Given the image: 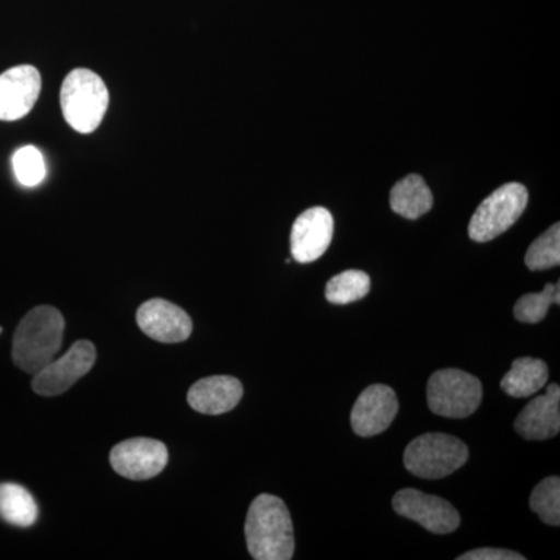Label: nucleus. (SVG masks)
Returning a JSON list of instances; mask_svg holds the SVG:
<instances>
[{"label":"nucleus","instance_id":"1","mask_svg":"<svg viewBox=\"0 0 560 560\" xmlns=\"http://www.w3.org/2000/svg\"><path fill=\"white\" fill-rule=\"evenodd\" d=\"M245 536L253 559H293V522H291L289 508L279 497L261 493L250 503L245 523Z\"/></svg>","mask_w":560,"mask_h":560},{"label":"nucleus","instance_id":"2","mask_svg":"<svg viewBox=\"0 0 560 560\" xmlns=\"http://www.w3.org/2000/svg\"><path fill=\"white\" fill-rule=\"evenodd\" d=\"M65 318L50 305H39L22 318L13 338L14 364L21 371L35 375L60 352L65 337Z\"/></svg>","mask_w":560,"mask_h":560},{"label":"nucleus","instance_id":"3","mask_svg":"<svg viewBox=\"0 0 560 560\" xmlns=\"http://www.w3.org/2000/svg\"><path fill=\"white\" fill-rule=\"evenodd\" d=\"M108 105V88L92 70L73 69L62 81V116L81 135H90L101 127Z\"/></svg>","mask_w":560,"mask_h":560},{"label":"nucleus","instance_id":"4","mask_svg":"<svg viewBox=\"0 0 560 560\" xmlns=\"http://www.w3.org/2000/svg\"><path fill=\"white\" fill-rule=\"evenodd\" d=\"M469 459V448L458 438L427 433L410 442L404 453L408 471L423 480H441L459 470Z\"/></svg>","mask_w":560,"mask_h":560},{"label":"nucleus","instance_id":"5","mask_svg":"<svg viewBox=\"0 0 560 560\" xmlns=\"http://www.w3.org/2000/svg\"><path fill=\"white\" fill-rule=\"evenodd\" d=\"M481 399V382L469 372L438 371L431 375L427 386L430 410L442 418H469L480 407Z\"/></svg>","mask_w":560,"mask_h":560},{"label":"nucleus","instance_id":"6","mask_svg":"<svg viewBox=\"0 0 560 560\" xmlns=\"http://www.w3.org/2000/svg\"><path fill=\"white\" fill-rule=\"evenodd\" d=\"M528 206V190L521 183H508L492 191L478 206L471 217L469 235L471 241L486 243L493 241L517 223Z\"/></svg>","mask_w":560,"mask_h":560},{"label":"nucleus","instance_id":"7","mask_svg":"<svg viewBox=\"0 0 560 560\" xmlns=\"http://www.w3.org/2000/svg\"><path fill=\"white\" fill-rule=\"evenodd\" d=\"M97 350L91 341L73 342L72 348L58 360L33 375L32 388L38 396L55 397L72 388L94 368Z\"/></svg>","mask_w":560,"mask_h":560},{"label":"nucleus","instance_id":"8","mask_svg":"<svg viewBox=\"0 0 560 560\" xmlns=\"http://www.w3.org/2000/svg\"><path fill=\"white\" fill-rule=\"evenodd\" d=\"M393 508L401 517L418 522L434 534H451L460 523L459 512L447 500L418 489L399 490L394 495Z\"/></svg>","mask_w":560,"mask_h":560},{"label":"nucleus","instance_id":"9","mask_svg":"<svg viewBox=\"0 0 560 560\" xmlns=\"http://www.w3.org/2000/svg\"><path fill=\"white\" fill-rule=\"evenodd\" d=\"M109 460L120 477L145 481L158 477L167 467L168 451L161 441L135 438L117 444L110 451Z\"/></svg>","mask_w":560,"mask_h":560},{"label":"nucleus","instance_id":"10","mask_svg":"<svg viewBox=\"0 0 560 560\" xmlns=\"http://www.w3.org/2000/svg\"><path fill=\"white\" fill-rule=\"evenodd\" d=\"M39 70L35 66H14L0 75V120L14 121L27 116L40 94Z\"/></svg>","mask_w":560,"mask_h":560},{"label":"nucleus","instance_id":"11","mask_svg":"<svg viewBox=\"0 0 560 560\" xmlns=\"http://www.w3.org/2000/svg\"><path fill=\"white\" fill-rule=\"evenodd\" d=\"M334 237V217L326 208L307 209L291 228V256L300 264H312L329 249Z\"/></svg>","mask_w":560,"mask_h":560},{"label":"nucleus","instance_id":"12","mask_svg":"<svg viewBox=\"0 0 560 560\" xmlns=\"http://www.w3.org/2000/svg\"><path fill=\"white\" fill-rule=\"evenodd\" d=\"M136 320L147 337L165 345L189 340L194 330V323L187 312L165 300L143 302Z\"/></svg>","mask_w":560,"mask_h":560},{"label":"nucleus","instance_id":"13","mask_svg":"<svg viewBox=\"0 0 560 560\" xmlns=\"http://www.w3.org/2000/svg\"><path fill=\"white\" fill-rule=\"evenodd\" d=\"M399 412L396 393L386 385H372L357 399L350 415L352 429L361 438H371L388 430Z\"/></svg>","mask_w":560,"mask_h":560},{"label":"nucleus","instance_id":"14","mask_svg":"<svg viewBox=\"0 0 560 560\" xmlns=\"http://www.w3.org/2000/svg\"><path fill=\"white\" fill-rule=\"evenodd\" d=\"M515 430L528 441H545L560 431V388L552 383L544 396L529 401L515 419Z\"/></svg>","mask_w":560,"mask_h":560},{"label":"nucleus","instance_id":"15","mask_svg":"<svg viewBox=\"0 0 560 560\" xmlns=\"http://www.w3.org/2000/svg\"><path fill=\"white\" fill-rule=\"evenodd\" d=\"M242 397L241 381L230 375H213L195 383L187 394V401L201 415L219 416L234 410Z\"/></svg>","mask_w":560,"mask_h":560},{"label":"nucleus","instance_id":"16","mask_svg":"<svg viewBox=\"0 0 560 560\" xmlns=\"http://www.w3.org/2000/svg\"><path fill=\"white\" fill-rule=\"evenodd\" d=\"M433 208V194L422 176L400 179L390 190V209L408 220H418Z\"/></svg>","mask_w":560,"mask_h":560},{"label":"nucleus","instance_id":"17","mask_svg":"<svg viewBox=\"0 0 560 560\" xmlns=\"http://www.w3.org/2000/svg\"><path fill=\"white\" fill-rule=\"evenodd\" d=\"M548 381V366L545 361L523 357L512 363L511 371L501 381V389L511 397H529L539 393Z\"/></svg>","mask_w":560,"mask_h":560},{"label":"nucleus","instance_id":"18","mask_svg":"<svg viewBox=\"0 0 560 560\" xmlns=\"http://www.w3.org/2000/svg\"><path fill=\"white\" fill-rule=\"evenodd\" d=\"M38 504L27 489L14 482L0 485V518L20 528H28L38 521Z\"/></svg>","mask_w":560,"mask_h":560},{"label":"nucleus","instance_id":"19","mask_svg":"<svg viewBox=\"0 0 560 560\" xmlns=\"http://www.w3.org/2000/svg\"><path fill=\"white\" fill-rule=\"evenodd\" d=\"M371 290L370 276L364 271L349 270L331 278L326 285V300L335 305H348L363 300Z\"/></svg>","mask_w":560,"mask_h":560},{"label":"nucleus","instance_id":"20","mask_svg":"<svg viewBox=\"0 0 560 560\" xmlns=\"http://www.w3.org/2000/svg\"><path fill=\"white\" fill-rule=\"evenodd\" d=\"M560 304V283H548L540 293H529L515 302L514 315L521 323L537 324L545 319L548 308Z\"/></svg>","mask_w":560,"mask_h":560},{"label":"nucleus","instance_id":"21","mask_svg":"<svg viewBox=\"0 0 560 560\" xmlns=\"http://www.w3.org/2000/svg\"><path fill=\"white\" fill-rule=\"evenodd\" d=\"M526 267L530 271L550 270L560 264V224H552L550 230L541 234L529 246L525 257Z\"/></svg>","mask_w":560,"mask_h":560},{"label":"nucleus","instance_id":"22","mask_svg":"<svg viewBox=\"0 0 560 560\" xmlns=\"http://www.w3.org/2000/svg\"><path fill=\"white\" fill-rule=\"evenodd\" d=\"M530 510L539 515L547 525H560V480L559 477L545 478L533 490L529 499Z\"/></svg>","mask_w":560,"mask_h":560},{"label":"nucleus","instance_id":"23","mask_svg":"<svg viewBox=\"0 0 560 560\" xmlns=\"http://www.w3.org/2000/svg\"><path fill=\"white\" fill-rule=\"evenodd\" d=\"M13 171L25 187H36L46 178V162L36 147H22L13 154Z\"/></svg>","mask_w":560,"mask_h":560},{"label":"nucleus","instance_id":"24","mask_svg":"<svg viewBox=\"0 0 560 560\" xmlns=\"http://www.w3.org/2000/svg\"><path fill=\"white\" fill-rule=\"evenodd\" d=\"M458 560H525V556L500 548H481L459 556Z\"/></svg>","mask_w":560,"mask_h":560},{"label":"nucleus","instance_id":"25","mask_svg":"<svg viewBox=\"0 0 560 560\" xmlns=\"http://www.w3.org/2000/svg\"><path fill=\"white\" fill-rule=\"evenodd\" d=\"M2 331H3V329H2V327H0V335H2Z\"/></svg>","mask_w":560,"mask_h":560}]
</instances>
